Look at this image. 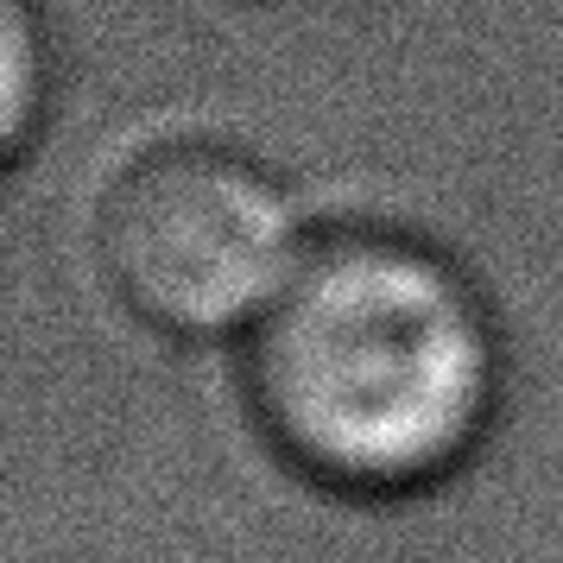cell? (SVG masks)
Returning <instances> with one entry per match:
<instances>
[{
	"instance_id": "cell-1",
	"label": "cell",
	"mask_w": 563,
	"mask_h": 563,
	"mask_svg": "<svg viewBox=\"0 0 563 563\" xmlns=\"http://www.w3.org/2000/svg\"><path fill=\"white\" fill-rule=\"evenodd\" d=\"M254 330L266 418L305 462L349 482L443 468L494 393L475 298L406 241L317 247Z\"/></svg>"
},
{
	"instance_id": "cell-2",
	"label": "cell",
	"mask_w": 563,
	"mask_h": 563,
	"mask_svg": "<svg viewBox=\"0 0 563 563\" xmlns=\"http://www.w3.org/2000/svg\"><path fill=\"white\" fill-rule=\"evenodd\" d=\"M102 260L121 298L165 330L260 323L310 260L298 209L254 158L158 146L102 203Z\"/></svg>"
}]
</instances>
